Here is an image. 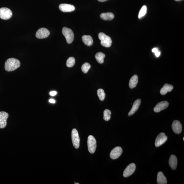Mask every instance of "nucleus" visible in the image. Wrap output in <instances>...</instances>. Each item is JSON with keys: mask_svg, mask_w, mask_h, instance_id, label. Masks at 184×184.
I'll return each mask as SVG.
<instances>
[{"mask_svg": "<svg viewBox=\"0 0 184 184\" xmlns=\"http://www.w3.org/2000/svg\"><path fill=\"white\" fill-rule=\"evenodd\" d=\"M20 65L21 63L19 60L14 58H10L6 61L5 68L6 71L11 72L19 68Z\"/></svg>", "mask_w": 184, "mask_h": 184, "instance_id": "f257e3e1", "label": "nucleus"}, {"mask_svg": "<svg viewBox=\"0 0 184 184\" xmlns=\"http://www.w3.org/2000/svg\"><path fill=\"white\" fill-rule=\"evenodd\" d=\"M99 38L101 40V44L105 47H109L112 44V41L110 37L103 33H100L98 35Z\"/></svg>", "mask_w": 184, "mask_h": 184, "instance_id": "f03ea898", "label": "nucleus"}, {"mask_svg": "<svg viewBox=\"0 0 184 184\" xmlns=\"http://www.w3.org/2000/svg\"><path fill=\"white\" fill-rule=\"evenodd\" d=\"M62 33L66 37L67 43L71 44L74 40V34L71 29L66 27L63 28Z\"/></svg>", "mask_w": 184, "mask_h": 184, "instance_id": "7ed1b4c3", "label": "nucleus"}, {"mask_svg": "<svg viewBox=\"0 0 184 184\" xmlns=\"http://www.w3.org/2000/svg\"><path fill=\"white\" fill-rule=\"evenodd\" d=\"M87 145L89 152L91 153H94L96 149L97 142L93 136L90 135L88 136Z\"/></svg>", "mask_w": 184, "mask_h": 184, "instance_id": "20e7f679", "label": "nucleus"}, {"mask_svg": "<svg viewBox=\"0 0 184 184\" xmlns=\"http://www.w3.org/2000/svg\"><path fill=\"white\" fill-rule=\"evenodd\" d=\"M71 136L73 145L76 149H78L80 147V138L78 132L76 128L72 130Z\"/></svg>", "mask_w": 184, "mask_h": 184, "instance_id": "39448f33", "label": "nucleus"}, {"mask_svg": "<svg viewBox=\"0 0 184 184\" xmlns=\"http://www.w3.org/2000/svg\"><path fill=\"white\" fill-rule=\"evenodd\" d=\"M12 15V12L8 8L3 7L0 8V18L1 19H8L10 18Z\"/></svg>", "mask_w": 184, "mask_h": 184, "instance_id": "423d86ee", "label": "nucleus"}, {"mask_svg": "<svg viewBox=\"0 0 184 184\" xmlns=\"http://www.w3.org/2000/svg\"><path fill=\"white\" fill-rule=\"evenodd\" d=\"M167 136L165 135V133H161L158 135L156 138L155 146L156 147H159L165 143L167 141Z\"/></svg>", "mask_w": 184, "mask_h": 184, "instance_id": "0eeeda50", "label": "nucleus"}, {"mask_svg": "<svg viewBox=\"0 0 184 184\" xmlns=\"http://www.w3.org/2000/svg\"><path fill=\"white\" fill-rule=\"evenodd\" d=\"M49 34L50 32L48 29L44 28H42L37 31L35 36L38 39H44L48 37Z\"/></svg>", "mask_w": 184, "mask_h": 184, "instance_id": "6e6552de", "label": "nucleus"}, {"mask_svg": "<svg viewBox=\"0 0 184 184\" xmlns=\"http://www.w3.org/2000/svg\"><path fill=\"white\" fill-rule=\"evenodd\" d=\"M136 169V165L134 163L130 164L126 168L124 172L123 176L124 177H128L131 175L135 172Z\"/></svg>", "mask_w": 184, "mask_h": 184, "instance_id": "1a4fd4ad", "label": "nucleus"}, {"mask_svg": "<svg viewBox=\"0 0 184 184\" xmlns=\"http://www.w3.org/2000/svg\"><path fill=\"white\" fill-rule=\"evenodd\" d=\"M9 117V114L7 112H0V128H5L7 126V120Z\"/></svg>", "mask_w": 184, "mask_h": 184, "instance_id": "9d476101", "label": "nucleus"}, {"mask_svg": "<svg viewBox=\"0 0 184 184\" xmlns=\"http://www.w3.org/2000/svg\"><path fill=\"white\" fill-rule=\"evenodd\" d=\"M122 153V149L120 147H117L114 148L111 151L110 157L112 159L115 160L120 157Z\"/></svg>", "mask_w": 184, "mask_h": 184, "instance_id": "9b49d317", "label": "nucleus"}, {"mask_svg": "<svg viewBox=\"0 0 184 184\" xmlns=\"http://www.w3.org/2000/svg\"><path fill=\"white\" fill-rule=\"evenodd\" d=\"M59 7L61 11L64 12H71L75 10V7L74 5L69 4H61Z\"/></svg>", "mask_w": 184, "mask_h": 184, "instance_id": "f8f14e48", "label": "nucleus"}, {"mask_svg": "<svg viewBox=\"0 0 184 184\" xmlns=\"http://www.w3.org/2000/svg\"><path fill=\"white\" fill-rule=\"evenodd\" d=\"M169 103L167 101H163L158 103L154 108V112H159L165 109L168 106Z\"/></svg>", "mask_w": 184, "mask_h": 184, "instance_id": "ddd939ff", "label": "nucleus"}, {"mask_svg": "<svg viewBox=\"0 0 184 184\" xmlns=\"http://www.w3.org/2000/svg\"><path fill=\"white\" fill-rule=\"evenodd\" d=\"M172 129L176 134H179L182 131V126L181 123L179 121H174L172 126Z\"/></svg>", "mask_w": 184, "mask_h": 184, "instance_id": "4468645a", "label": "nucleus"}, {"mask_svg": "<svg viewBox=\"0 0 184 184\" xmlns=\"http://www.w3.org/2000/svg\"><path fill=\"white\" fill-rule=\"evenodd\" d=\"M141 102V100L140 99H138L135 101V102H134L131 110L128 112V116H130L132 115H133L137 111L140 107Z\"/></svg>", "mask_w": 184, "mask_h": 184, "instance_id": "2eb2a0df", "label": "nucleus"}, {"mask_svg": "<svg viewBox=\"0 0 184 184\" xmlns=\"http://www.w3.org/2000/svg\"><path fill=\"white\" fill-rule=\"evenodd\" d=\"M169 164L172 169L175 170L176 169L177 165V159L175 156L172 155L170 156L169 160Z\"/></svg>", "mask_w": 184, "mask_h": 184, "instance_id": "dca6fc26", "label": "nucleus"}, {"mask_svg": "<svg viewBox=\"0 0 184 184\" xmlns=\"http://www.w3.org/2000/svg\"><path fill=\"white\" fill-rule=\"evenodd\" d=\"M173 89V86L172 85L165 84L160 90V94L164 95L167 94L168 92H171Z\"/></svg>", "mask_w": 184, "mask_h": 184, "instance_id": "f3484780", "label": "nucleus"}, {"mask_svg": "<svg viewBox=\"0 0 184 184\" xmlns=\"http://www.w3.org/2000/svg\"><path fill=\"white\" fill-rule=\"evenodd\" d=\"M157 182L158 184H166L167 183V178L161 172L158 174Z\"/></svg>", "mask_w": 184, "mask_h": 184, "instance_id": "a211bd4d", "label": "nucleus"}, {"mask_svg": "<svg viewBox=\"0 0 184 184\" xmlns=\"http://www.w3.org/2000/svg\"><path fill=\"white\" fill-rule=\"evenodd\" d=\"M83 42L88 46H91L93 43V40L92 37L90 35H84L82 37Z\"/></svg>", "mask_w": 184, "mask_h": 184, "instance_id": "6ab92c4d", "label": "nucleus"}, {"mask_svg": "<svg viewBox=\"0 0 184 184\" xmlns=\"http://www.w3.org/2000/svg\"><path fill=\"white\" fill-rule=\"evenodd\" d=\"M138 82V76L135 75L130 78L129 81V86L131 89L135 87Z\"/></svg>", "mask_w": 184, "mask_h": 184, "instance_id": "aec40b11", "label": "nucleus"}, {"mask_svg": "<svg viewBox=\"0 0 184 184\" xmlns=\"http://www.w3.org/2000/svg\"><path fill=\"white\" fill-rule=\"evenodd\" d=\"M101 19L105 21L112 20L114 18V15L113 13L111 12H107L106 13H102L100 15Z\"/></svg>", "mask_w": 184, "mask_h": 184, "instance_id": "412c9836", "label": "nucleus"}, {"mask_svg": "<svg viewBox=\"0 0 184 184\" xmlns=\"http://www.w3.org/2000/svg\"><path fill=\"white\" fill-rule=\"evenodd\" d=\"M105 57V55L102 52L97 53L95 55V58L97 62L100 64H102L104 62V59Z\"/></svg>", "mask_w": 184, "mask_h": 184, "instance_id": "4be33fe9", "label": "nucleus"}, {"mask_svg": "<svg viewBox=\"0 0 184 184\" xmlns=\"http://www.w3.org/2000/svg\"><path fill=\"white\" fill-rule=\"evenodd\" d=\"M97 94L99 99L103 101L106 97V94L104 90L102 89H99L97 90Z\"/></svg>", "mask_w": 184, "mask_h": 184, "instance_id": "5701e85b", "label": "nucleus"}, {"mask_svg": "<svg viewBox=\"0 0 184 184\" xmlns=\"http://www.w3.org/2000/svg\"><path fill=\"white\" fill-rule=\"evenodd\" d=\"M111 112L108 109H106L104 110L103 112L104 119L106 121H108L110 119Z\"/></svg>", "mask_w": 184, "mask_h": 184, "instance_id": "b1692460", "label": "nucleus"}, {"mask_svg": "<svg viewBox=\"0 0 184 184\" xmlns=\"http://www.w3.org/2000/svg\"><path fill=\"white\" fill-rule=\"evenodd\" d=\"M75 64V59L74 57H71L67 59L66 65L67 67L71 68L74 66Z\"/></svg>", "mask_w": 184, "mask_h": 184, "instance_id": "393cba45", "label": "nucleus"}, {"mask_svg": "<svg viewBox=\"0 0 184 184\" xmlns=\"http://www.w3.org/2000/svg\"><path fill=\"white\" fill-rule=\"evenodd\" d=\"M91 68L90 65L88 62L85 63L81 67V70L84 74H87Z\"/></svg>", "mask_w": 184, "mask_h": 184, "instance_id": "a878e982", "label": "nucleus"}, {"mask_svg": "<svg viewBox=\"0 0 184 184\" xmlns=\"http://www.w3.org/2000/svg\"><path fill=\"white\" fill-rule=\"evenodd\" d=\"M147 11V8L146 6L144 5L140 9L139 15H138V18L140 19L142 17L144 16L146 14Z\"/></svg>", "mask_w": 184, "mask_h": 184, "instance_id": "bb28decb", "label": "nucleus"}, {"mask_svg": "<svg viewBox=\"0 0 184 184\" xmlns=\"http://www.w3.org/2000/svg\"><path fill=\"white\" fill-rule=\"evenodd\" d=\"M152 52L155 53V55L157 57H159L161 54V52H159L158 49L157 48H154L152 49Z\"/></svg>", "mask_w": 184, "mask_h": 184, "instance_id": "cd10ccee", "label": "nucleus"}, {"mask_svg": "<svg viewBox=\"0 0 184 184\" xmlns=\"http://www.w3.org/2000/svg\"><path fill=\"white\" fill-rule=\"evenodd\" d=\"M57 94V92H55V91H52V92H50V95L52 96L56 95Z\"/></svg>", "mask_w": 184, "mask_h": 184, "instance_id": "c85d7f7f", "label": "nucleus"}, {"mask_svg": "<svg viewBox=\"0 0 184 184\" xmlns=\"http://www.w3.org/2000/svg\"><path fill=\"white\" fill-rule=\"evenodd\" d=\"M49 101L51 103H55V101L54 99H50L49 100Z\"/></svg>", "mask_w": 184, "mask_h": 184, "instance_id": "c756f323", "label": "nucleus"}, {"mask_svg": "<svg viewBox=\"0 0 184 184\" xmlns=\"http://www.w3.org/2000/svg\"><path fill=\"white\" fill-rule=\"evenodd\" d=\"M98 1L101 2H103L106 1H108V0H98Z\"/></svg>", "mask_w": 184, "mask_h": 184, "instance_id": "7c9ffc66", "label": "nucleus"}, {"mask_svg": "<svg viewBox=\"0 0 184 184\" xmlns=\"http://www.w3.org/2000/svg\"><path fill=\"white\" fill-rule=\"evenodd\" d=\"M175 1H181V0H175Z\"/></svg>", "mask_w": 184, "mask_h": 184, "instance_id": "2f4dec72", "label": "nucleus"}, {"mask_svg": "<svg viewBox=\"0 0 184 184\" xmlns=\"http://www.w3.org/2000/svg\"><path fill=\"white\" fill-rule=\"evenodd\" d=\"M75 184H79V183H75Z\"/></svg>", "mask_w": 184, "mask_h": 184, "instance_id": "473e14b6", "label": "nucleus"}, {"mask_svg": "<svg viewBox=\"0 0 184 184\" xmlns=\"http://www.w3.org/2000/svg\"><path fill=\"white\" fill-rule=\"evenodd\" d=\"M183 140H184V137L183 138Z\"/></svg>", "mask_w": 184, "mask_h": 184, "instance_id": "72a5a7b5", "label": "nucleus"}]
</instances>
